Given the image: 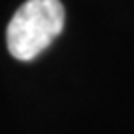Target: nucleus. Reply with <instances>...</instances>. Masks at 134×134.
I'll use <instances>...</instances> for the list:
<instances>
[{
	"label": "nucleus",
	"instance_id": "nucleus-1",
	"mask_svg": "<svg viewBox=\"0 0 134 134\" xmlns=\"http://www.w3.org/2000/svg\"><path fill=\"white\" fill-rule=\"evenodd\" d=\"M64 28L60 0H26L10 18L6 46L16 60H34L54 42Z\"/></svg>",
	"mask_w": 134,
	"mask_h": 134
}]
</instances>
